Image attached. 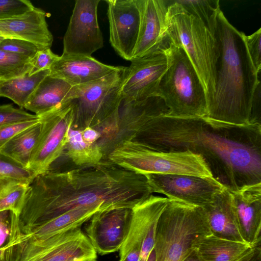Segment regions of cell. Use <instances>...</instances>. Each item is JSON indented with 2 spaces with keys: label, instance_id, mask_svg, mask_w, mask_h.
<instances>
[{
  "label": "cell",
  "instance_id": "1",
  "mask_svg": "<svg viewBox=\"0 0 261 261\" xmlns=\"http://www.w3.org/2000/svg\"><path fill=\"white\" fill-rule=\"evenodd\" d=\"M134 139L156 150L201 155L213 178L229 191L261 182V125L164 114L148 119Z\"/></svg>",
  "mask_w": 261,
  "mask_h": 261
},
{
  "label": "cell",
  "instance_id": "2",
  "mask_svg": "<svg viewBox=\"0 0 261 261\" xmlns=\"http://www.w3.org/2000/svg\"><path fill=\"white\" fill-rule=\"evenodd\" d=\"M151 194L145 176L102 159L69 171L36 175L14 214L20 232L27 234L35 225L76 208H132Z\"/></svg>",
  "mask_w": 261,
  "mask_h": 261
},
{
  "label": "cell",
  "instance_id": "3",
  "mask_svg": "<svg viewBox=\"0 0 261 261\" xmlns=\"http://www.w3.org/2000/svg\"><path fill=\"white\" fill-rule=\"evenodd\" d=\"M244 35L220 9L214 31L220 53L215 91L206 116L211 119L235 124H251L252 101L260 71L257 72L253 65Z\"/></svg>",
  "mask_w": 261,
  "mask_h": 261
},
{
  "label": "cell",
  "instance_id": "4",
  "mask_svg": "<svg viewBox=\"0 0 261 261\" xmlns=\"http://www.w3.org/2000/svg\"><path fill=\"white\" fill-rule=\"evenodd\" d=\"M166 2L167 33L171 42L184 48L193 65L203 85L208 109L215 91L220 55L217 42L204 24L175 0H166Z\"/></svg>",
  "mask_w": 261,
  "mask_h": 261
},
{
  "label": "cell",
  "instance_id": "5",
  "mask_svg": "<svg viewBox=\"0 0 261 261\" xmlns=\"http://www.w3.org/2000/svg\"><path fill=\"white\" fill-rule=\"evenodd\" d=\"M158 222L154 261H184L201 237L212 232L201 206L169 199Z\"/></svg>",
  "mask_w": 261,
  "mask_h": 261
},
{
  "label": "cell",
  "instance_id": "6",
  "mask_svg": "<svg viewBox=\"0 0 261 261\" xmlns=\"http://www.w3.org/2000/svg\"><path fill=\"white\" fill-rule=\"evenodd\" d=\"M167 61L154 96L161 97L175 117H204L207 114L205 92L193 65L184 48L170 42L163 51Z\"/></svg>",
  "mask_w": 261,
  "mask_h": 261
},
{
  "label": "cell",
  "instance_id": "7",
  "mask_svg": "<svg viewBox=\"0 0 261 261\" xmlns=\"http://www.w3.org/2000/svg\"><path fill=\"white\" fill-rule=\"evenodd\" d=\"M108 160L125 169L144 176L182 174L213 178L204 159L199 154L189 151H158L132 138L116 144L109 153Z\"/></svg>",
  "mask_w": 261,
  "mask_h": 261
},
{
  "label": "cell",
  "instance_id": "8",
  "mask_svg": "<svg viewBox=\"0 0 261 261\" xmlns=\"http://www.w3.org/2000/svg\"><path fill=\"white\" fill-rule=\"evenodd\" d=\"M126 69L120 66L101 78L72 87L69 93L74 103L72 127L82 130L100 126L118 112Z\"/></svg>",
  "mask_w": 261,
  "mask_h": 261
},
{
  "label": "cell",
  "instance_id": "9",
  "mask_svg": "<svg viewBox=\"0 0 261 261\" xmlns=\"http://www.w3.org/2000/svg\"><path fill=\"white\" fill-rule=\"evenodd\" d=\"M9 261H96L97 253L81 227L36 239L17 233Z\"/></svg>",
  "mask_w": 261,
  "mask_h": 261
},
{
  "label": "cell",
  "instance_id": "10",
  "mask_svg": "<svg viewBox=\"0 0 261 261\" xmlns=\"http://www.w3.org/2000/svg\"><path fill=\"white\" fill-rule=\"evenodd\" d=\"M39 117L40 132L28 167L35 176L46 172L65 149L74 119V102L70 99Z\"/></svg>",
  "mask_w": 261,
  "mask_h": 261
},
{
  "label": "cell",
  "instance_id": "11",
  "mask_svg": "<svg viewBox=\"0 0 261 261\" xmlns=\"http://www.w3.org/2000/svg\"><path fill=\"white\" fill-rule=\"evenodd\" d=\"M100 0H76L63 38V54L91 56L103 46L97 10Z\"/></svg>",
  "mask_w": 261,
  "mask_h": 261
},
{
  "label": "cell",
  "instance_id": "12",
  "mask_svg": "<svg viewBox=\"0 0 261 261\" xmlns=\"http://www.w3.org/2000/svg\"><path fill=\"white\" fill-rule=\"evenodd\" d=\"M152 193L162 194L169 199L203 206L224 188L214 179L182 174L145 175Z\"/></svg>",
  "mask_w": 261,
  "mask_h": 261
},
{
  "label": "cell",
  "instance_id": "13",
  "mask_svg": "<svg viewBox=\"0 0 261 261\" xmlns=\"http://www.w3.org/2000/svg\"><path fill=\"white\" fill-rule=\"evenodd\" d=\"M143 0H106L110 42L123 59L130 61L137 43Z\"/></svg>",
  "mask_w": 261,
  "mask_h": 261
},
{
  "label": "cell",
  "instance_id": "14",
  "mask_svg": "<svg viewBox=\"0 0 261 261\" xmlns=\"http://www.w3.org/2000/svg\"><path fill=\"white\" fill-rule=\"evenodd\" d=\"M132 208L99 211L89 220L85 234L97 253L101 255L118 251L129 231Z\"/></svg>",
  "mask_w": 261,
  "mask_h": 261
},
{
  "label": "cell",
  "instance_id": "15",
  "mask_svg": "<svg viewBox=\"0 0 261 261\" xmlns=\"http://www.w3.org/2000/svg\"><path fill=\"white\" fill-rule=\"evenodd\" d=\"M127 67L122 87L123 98L141 101L154 96L167 66L166 55L161 51L134 58Z\"/></svg>",
  "mask_w": 261,
  "mask_h": 261
},
{
  "label": "cell",
  "instance_id": "16",
  "mask_svg": "<svg viewBox=\"0 0 261 261\" xmlns=\"http://www.w3.org/2000/svg\"><path fill=\"white\" fill-rule=\"evenodd\" d=\"M166 0H143L142 20L133 58L164 51L170 39L166 31Z\"/></svg>",
  "mask_w": 261,
  "mask_h": 261
},
{
  "label": "cell",
  "instance_id": "17",
  "mask_svg": "<svg viewBox=\"0 0 261 261\" xmlns=\"http://www.w3.org/2000/svg\"><path fill=\"white\" fill-rule=\"evenodd\" d=\"M119 67L105 64L91 56L62 54L50 67L49 75L76 86L101 78Z\"/></svg>",
  "mask_w": 261,
  "mask_h": 261
},
{
  "label": "cell",
  "instance_id": "18",
  "mask_svg": "<svg viewBox=\"0 0 261 261\" xmlns=\"http://www.w3.org/2000/svg\"><path fill=\"white\" fill-rule=\"evenodd\" d=\"M0 36L32 42L40 50L50 48L54 40L45 12L36 7L23 15L0 19Z\"/></svg>",
  "mask_w": 261,
  "mask_h": 261
},
{
  "label": "cell",
  "instance_id": "19",
  "mask_svg": "<svg viewBox=\"0 0 261 261\" xmlns=\"http://www.w3.org/2000/svg\"><path fill=\"white\" fill-rule=\"evenodd\" d=\"M202 207L213 233L233 240L247 242L229 191L224 188Z\"/></svg>",
  "mask_w": 261,
  "mask_h": 261
},
{
  "label": "cell",
  "instance_id": "20",
  "mask_svg": "<svg viewBox=\"0 0 261 261\" xmlns=\"http://www.w3.org/2000/svg\"><path fill=\"white\" fill-rule=\"evenodd\" d=\"M245 240L260 244L261 231V182L230 191Z\"/></svg>",
  "mask_w": 261,
  "mask_h": 261
},
{
  "label": "cell",
  "instance_id": "21",
  "mask_svg": "<svg viewBox=\"0 0 261 261\" xmlns=\"http://www.w3.org/2000/svg\"><path fill=\"white\" fill-rule=\"evenodd\" d=\"M257 245L248 242L227 239L211 232L196 242L194 254L204 261H237Z\"/></svg>",
  "mask_w": 261,
  "mask_h": 261
},
{
  "label": "cell",
  "instance_id": "22",
  "mask_svg": "<svg viewBox=\"0 0 261 261\" xmlns=\"http://www.w3.org/2000/svg\"><path fill=\"white\" fill-rule=\"evenodd\" d=\"M72 87L65 81L48 74L39 84L23 108L41 116L69 100Z\"/></svg>",
  "mask_w": 261,
  "mask_h": 261
},
{
  "label": "cell",
  "instance_id": "23",
  "mask_svg": "<svg viewBox=\"0 0 261 261\" xmlns=\"http://www.w3.org/2000/svg\"><path fill=\"white\" fill-rule=\"evenodd\" d=\"M103 211L99 205L76 208L35 225L26 234L33 238H43L80 227L95 213Z\"/></svg>",
  "mask_w": 261,
  "mask_h": 261
},
{
  "label": "cell",
  "instance_id": "24",
  "mask_svg": "<svg viewBox=\"0 0 261 261\" xmlns=\"http://www.w3.org/2000/svg\"><path fill=\"white\" fill-rule=\"evenodd\" d=\"M41 129L39 121L19 132L0 149V154L28 169Z\"/></svg>",
  "mask_w": 261,
  "mask_h": 261
},
{
  "label": "cell",
  "instance_id": "25",
  "mask_svg": "<svg viewBox=\"0 0 261 261\" xmlns=\"http://www.w3.org/2000/svg\"><path fill=\"white\" fill-rule=\"evenodd\" d=\"M29 72L8 80L0 81V97L12 100L21 109L41 82L49 73V70L41 71L32 75Z\"/></svg>",
  "mask_w": 261,
  "mask_h": 261
},
{
  "label": "cell",
  "instance_id": "26",
  "mask_svg": "<svg viewBox=\"0 0 261 261\" xmlns=\"http://www.w3.org/2000/svg\"><path fill=\"white\" fill-rule=\"evenodd\" d=\"M65 149L67 156L77 166H83L98 163L102 159V150L97 143L85 142L82 130L71 128Z\"/></svg>",
  "mask_w": 261,
  "mask_h": 261
},
{
  "label": "cell",
  "instance_id": "27",
  "mask_svg": "<svg viewBox=\"0 0 261 261\" xmlns=\"http://www.w3.org/2000/svg\"><path fill=\"white\" fill-rule=\"evenodd\" d=\"M30 182L12 178H0V212L15 213Z\"/></svg>",
  "mask_w": 261,
  "mask_h": 261
},
{
  "label": "cell",
  "instance_id": "28",
  "mask_svg": "<svg viewBox=\"0 0 261 261\" xmlns=\"http://www.w3.org/2000/svg\"><path fill=\"white\" fill-rule=\"evenodd\" d=\"M188 12L199 19L214 35L219 0H175Z\"/></svg>",
  "mask_w": 261,
  "mask_h": 261
},
{
  "label": "cell",
  "instance_id": "29",
  "mask_svg": "<svg viewBox=\"0 0 261 261\" xmlns=\"http://www.w3.org/2000/svg\"><path fill=\"white\" fill-rule=\"evenodd\" d=\"M31 59L0 49V81L8 80L30 72Z\"/></svg>",
  "mask_w": 261,
  "mask_h": 261
},
{
  "label": "cell",
  "instance_id": "30",
  "mask_svg": "<svg viewBox=\"0 0 261 261\" xmlns=\"http://www.w3.org/2000/svg\"><path fill=\"white\" fill-rule=\"evenodd\" d=\"M35 176L29 170L0 154V178H12L30 182Z\"/></svg>",
  "mask_w": 261,
  "mask_h": 261
},
{
  "label": "cell",
  "instance_id": "31",
  "mask_svg": "<svg viewBox=\"0 0 261 261\" xmlns=\"http://www.w3.org/2000/svg\"><path fill=\"white\" fill-rule=\"evenodd\" d=\"M0 49L33 59L40 50L34 43L22 39L6 38L0 42Z\"/></svg>",
  "mask_w": 261,
  "mask_h": 261
},
{
  "label": "cell",
  "instance_id": "32",
  "mask_svg": "<svg viewBox=\"0 0 261 261\" xmlns=\"http://www.w3.org/2000/svg\"><path fill=\"white\" fill-rule=\"evenodd\" d=\"M35 7L27 0H0V19L23 15Z\"/></svg>",
  "mask_w": 261,
  "mask_h": 261
},
{
  "label": "cell",
  "instance_id": "33",
  "mask_svg": "<svg viewBox=\"0 0 261 261\" xmlns=\"http://www.w3.org/2000/svg\"><path fill=\"white\" fill-rule=\"evenodd\" d=\"M39 118L21 108H15L12 104L0 105V125Z\"/></svg>",
  "mask_w": 261,
  "mask_h": 261
},
{
  "label": "cell",
  "instance_id": "34",
  "mask_svg": "<svg viewBox=\"0 0 261 261\" xmlns=\"http://www.w3.org/2000/svg\"><path fill=\"white\" fill-rule=\"evenodd\" d=\"M50 48L39 50L31 59L32 67L29 75H32L41 71L49 70L53 64L59 58Z\"/></svg>",
  "mask_w": 261,
  "mask_h": 261
},
{
  "label": "cell",
  "instance_id": "35",
  "mask_svg": "<svg viewBox=\"0 0 261 261\" xmlns=\"http://www.w3.org/2000/svg\"><path fill=\"white\" fill-rule=\"evenodd\" d=\"M244 40L253 65L258 72L261 69V28L250 35H245Z\"/></svg>",
  "mask_w": 261,
  "mask_h": 261
},
{
  "label": "cell",
  "instance_id": "36",
  "mask_svg": "<svg viewBox=\"0 0 261 261\" xmlns=\"http://www.w3.org/2000/svg\"><path fill=\"white\" fill-rule=\"evenodd\" d=\"M39 121L40 118L0 125V149L16 134Z\"/></svg>",
  "mask_w": 261,
  "mask_h": 261
},
{
  "label": "cell",
  "instance_id": "37",
  "mask_svg": "<svg viewBox=\"0 0 261 261\" xmlns=\"http://www.w3.org/2000/svg\"><path fill=\"white\" fill-rule=\"evenodd\" d=\"M251 124L261 125V84L258 82L253 93L251 111Z\"/></svg>",
  "mask_w": 261,
  "mask_h": 261
},
{
  "label": "cell",
  "instance_id": "38",
  "mask_svg": "<svg viewBox=\"0 0 261 261\" xmlns=\"http://www.w3.org/2000/svg\"><path fill=\"white\" fill-rule=\"evenodd\" d=\"M81 130L83 140L89 144L97 143L101 137L100 132L93 127H87Z\"/></svg>",
  "mask_w": 261,
  "mask_h": 261
},
{
  "label": "cell",
  "instance_id": "39",
  "mask_svg": "<svg viewBox=\"0 0 261 261\" xmlns=\"http://www.w3.org/2000/svg\"><path fill=\"white\" fill-rule=\"evenodd\" d=\"M11 212L6 211L0 212V245L4 243L9 232L6 226L7 219L10 217Z\"/></svg>",
  "mask_w": 261,
  "mask_h": 261
},
{
  "label": "cell",
  "instance_id": "40",
  "mask_svg": "<svg viewBox=\"0 0 261 261\" xmlns=\"http://www.w3.org/2000/svg\"><path fill=\"white\" fill-rule=\"evenodd\" d=\"M260 249L258 246L251 248L237 261H260Z\"/></svg>",
  "mask_w": 261,
  "mask_h": 261
},
{
  "label": "cell",
  "instance_id": "41",
  "mask_svg": "<svg viewBox=\"0 0 261 261\" xmlns=\"http://www.w3.org/2000/svg\"><path fill=\"white\" fill-rule=\"evenodd\" d=\"M15 241L11 237L6 245L0 247V261H4L7 256L9 249L14 245Z\"/></svg>",
  "mask_w": 261,
  "mask_h": 261
},
{
  "label": "cell",
  "instance_id": "42",
  "mask_svg": "<svg viewBox=\"0 0 261 261\" xmlns=\"http://www.w3.org/2000/svg\"><path fill=\"white\" fill-rule=\"evenodd\" d=\"M184 261H204L197 256H196L194 254L191 255L188 258H187Z\"/></svg>",
  "mask_w": 261,
  "mask_h": 261
},
{
  "label": "cell",
  "instance_id": "43",
  "mask_svg": "<svg viewBox=\"0 0 261 261\" xmlns=\"http://www.w3.org/2000/svg\"><path fill=\"white\" fill-rule=\"evenodd\" d=\"M5 39H6V38H4V37H3L0 36V42H2L3 40H4Z\"/></svg>",
  "mask_w": 261,
  "mask_h": 261
},
{
  "label": "cell",
  "instance_id": "44",
  "mask_svg": "<svg viewBox=\"0 0 261 261\" xmlns=\"http://www.w3.org/2000/svg\"><path fill=\"white\" fill-rule=\"evenodd\" d=\"M87 261H94V260H87Z\"/></svg>",
  "mask_w": 261,
  "mask_h": 261
}]
</instances>
